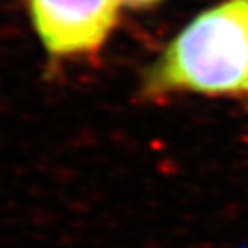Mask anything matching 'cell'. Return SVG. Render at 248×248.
Here are the masks:
<instances>
[{
  "label": "cell",
  "instance_id": "cell-1",
  "mask_svg": "<svg viewBox=\"0 0 248 248\" xmlns=\"http://www.w3.org/2000/svg\"><path fill=\"white\" fill-rule=\"evenodd\" d=\"M248 95V0H224L183 28L143 73L140 97Z\"/></svg>",
  "mask_w": 248,
  "mask_h": 248
},
{
  "label": "cell",
  "instance_id": "cell-2",
  "mask_svg": "<svg viewBox=\"0 0 248 248\" xmlns=\"http://www.w3.org/2000/svg\"><path fill=\"white\" fill-rule=\"evenodd\" d=\"M30 16L52 57L95 55L117 24L119 0H30Z\"/></svg>",
  "mask_w": 248,
  "mask_h": 248
},
{
  "label": "cell",
  "instance_id": "cell-3",
  "mask_svg": "<svg viewBox=\"0 0 248 248\" xmlns=\"http://www.w3.org/2000/svg\"><path fill=\"white\" fill-rule=\"evenodd\" d=\"M160 0H119V4L128 5L133 9H145V7H152V5L159 4Z\"/></svg>",
  "mask_w": 248,
  "mask_h": 248
}]
</instances>
